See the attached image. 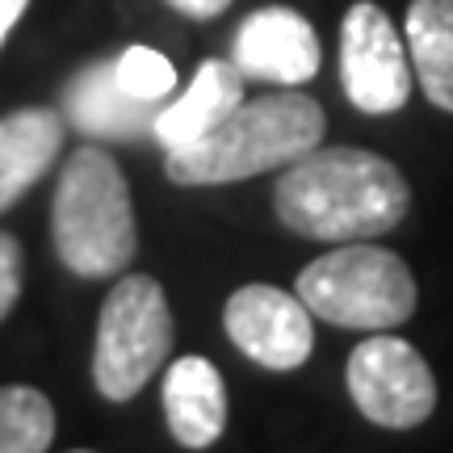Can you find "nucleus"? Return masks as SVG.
<instances>
[{
  "label": "nucleus",
  "mask_w": 453,
  "mask_h": 453,
  "mask_svg": "<svg viewBox=\"0 0 453 453\" xmlns=\"http://www.w3.org/2000/svg\"><path fill=\"white\" fill-rule=\"evenodd\" d=\"M411 189L403 173L361 147H311L286 164L273 189L277 219L294 235L327 243L387 235L403 223Z\"/></svg>",
  "instance_id": "f257e3e1"
},
{
  "label": "nucleus",
  "mask_w": 453,
  "mask_h": 453,
  "mask_svg": "<svg viewBox=\"0 0 453 453\" xmlns=\"http://www.w3.org/2000/svg\"><path fill=\"white\" fill-rule=\"evenodd\" d=\"M327 118L319 101L298 88L240 101L223 122L194 147L168 151V177L177 185H226L269 168H286L311 147H319Z\"/></svg>",
  "instance_id": "f03ea898"
},
{
  "label": "nucleus",
  "mask_w": 453,
  "mask_h": 453,
  "mask_svg": "<svg viewBox=\"0 0 453 453\" xmlns=\"http://www.w3.org/2000/svg\"><path fill=\"white\" fill-rule=\"evenodd\" d=\"M50 231L59 260L81 277H113L134 260V206L110 151H72L55 189Z\"/></svg>",
  "instance_id": "7ed1b4c3"
},
{
  "label": "nucleus",
  "mask_w": 453,
  "mask_h": 453,
  "mask_svg": "<svg viewBox=\"0 0 453 453\" xmlns=\"http://www.w3.org/2000/svg\"><path fill=\"white\" fill-rule=\"evenodd\" d=\"M298 298L311 315L336 327L390 332L416 311V277L387 248L349 240L298 273Z\"/></svg>",
  "instance_id": "20e7f679"
},
{
  "label": "nucleus",
  "mask_w": 453,
  "mask_h": 453,
  "mask_svg": "<svg viewBox=\"0 0 453 453\" xmlns=\"http://www.w3.org/2000/svg\"><path fill=\"white\" fill-rule=\"evenodd\" d=\"M173 349V311L160 281L143 273L122 277L101 307L93 378L110 403H127L147 387Z\"/></svg>",
  "instance_id": "39448f33"
},
{
  "label": "nucleus",
  "mask_w": 453,
  "mask_h": 453,
  "mask_svg": "<svg viewBox=\"0 0 453 453\" xmlns=\"http://www.w3.org/2000/svg\"><path fill=\"white\" fill-rule=\"evenodd\" d=\"M349 395L365 420L382 428H416L437 407L433 370L407 340L370 336L349 357Z\"/></svg>",
  "instance_id": "423d86ee"
},
{
  "label": "nucleus",
  "mask_w": 453,
  "mask_h": 453,
  "mask_svg": "<svg viewBox=\"0 0 453 453\" xmlns=\"http://www.w3.org/2000/svg\"><path fill=\"white\" fill-rule=\"evenodd\" d=\"M340 81L361 113H395L411 97V55L378 4L361 0L340 26Z\"/></svg>",
  "instance_id": "0eeeda50"
},
{
  "label": "nucleus",
  "mask_w": 453,
  "mask_h": 453,
  "mask_svg": "<svg viewBox=\"0 0 453 453\" xmlns=\"http://www.w3.org/2000/svg\"><path fill=\"white\" fill-rule=\"evenodd\" d=\"M223 327L231 344L248 353L265 370H298L311 357L315 327L311 311L298 294H286L277 286H243L226 298Z\"/></svg>",
  "instance_id": "6e6552de"
},
{
  "label": "nucleus",
  "mask_w": 453,
  "mask_h": 453,
  "mask_svg": "<svg viewBox=\"0 0 453 453\" xmlns=\"http://www.w3.org/2000/svg\"><path fill=\"white\" fill-rule=\"evenodd\" d=\"M319 34L303 13L294 9H260L240 26L235 47H231V64L243 72V81H269L281 88H298L319 72Z\"/></svg>",
  "instance_id": "1a4fd4ad"
},
{
  "label": "nucleus",
  "mask_w": 453,
  "mask_h": 453,
  "mask_svg": "<svg viewBox=\"0 0 453 453\" xmlns=\"http://www.w3.org/2000/svg\"><path fill=\"white\" fill-rule=\"evenodd\" d=\"M160 110V101L127 93L113 64H93L76 72L64 93L67 122L84 130V134H97V139H139V134L156 127Z\"/></svg>",
  "instance_id": "9d476101"
},
{
  "label": "nucleus",
  "mask_w": 453,
  "mask_h": 453,
  "mask_svg": "<svg viewBox=\"0 0 453 453\" xmlns=\"http://www.w3.org/2000/svg\"><path fill=\"white\" fill-rule=\"evenodd\" d=\"M164 416L185 449H206L223 437L226 387L206 357H177L164 373Z\"/></svg>",
  "instance_id": "9b49d317"
},
{
  "label": "nucleus",
  "mask_w": 453,
  "mask_h": 453,
  "mask_svg": "<svg viewBox=\"0 0 453 453\" xmlns=\"http://www.w3.org/2000/svg\"><path fill=\"white\" fill-rule=\"evenodd\" d=\"M240 101H243V72L240 67L223 64V59H206V64L197 67L194 84H189L173 105H164V110L156 113L151 134L160 139L164 151L194 147L197 139H206Z\"/></svg>",
  "instance_id": "f8f14e48"
},
{
  "label": "nucleus",
  "mask_w": 453,
  "mask_h": 453,
  "mask_svg": "<svg viewBox=\"0 0 453 453\" xmlns=\"http://www.w3.org/2000/svg\"><path fill=\"white\" fill-rule=\"evenodd\" d=\"M64 147V118L55 110H13L0 118V211H9L34 180L47 177Z\"/></svg>",
  "instance_id": "ddd939ff"
},
{
  "label": "nucleus",
  "mask_w": 453,
  "mask_h": 453,
  "mask_svg": "<svg viewBox=\"0 0 453 453\" xmlns=\"http://www.w3.org/2000/svg\"><path fill=\"white\" fill-rule=\"evenodd\" d=\"M403 38L428 101L453 113V0H411Z\"/></svg>",
  "instance_id": "4468645a"
},
{
  "label": "nucleus",
  "mask_w": 453,
  "mask_h": 453,
  "mask_svg": "<svg viewBox=\"0 0 453 453\" xmlns=\"http://www.w3.org/2000/svg\"><path fill=\"white\" fill-rule=\"evenodd\" d=\"M55 441V407L34 387H0V453H42Z\"/></svg>",
  "instance_id": "2eb2a0df"
},
{
  "label": "nucleus",
  "mask_w": 453,
  "mask_h": 453,
  "mask_svg": "<svg viewBox=\"0 0 453 453\" xmlns=\"http://www.w3.org/2000/svg\"><path fill=\"white\" fill-rule=\"evenodd\" d=\"M113 72H118V81H122L127 93L147 97V101H164L177 88V67H173V59L151 47H127L113 59Z\"/></svg>",
  "instance_id": "dca6fc26"
},
{
  "label": "nucleus",
  "mask_w": 453,
  "mask_h": 453,
  "mask_svg": "<svg viewBox=\"0 0 453 453\" xmlns=\"http://www.w3.org/2000/svg\"><path fill=\"white\" fill-rule=\"evenodd\" d=\"M21 298V243L0 231V319Z\"/></svg>",
  "instance_id": "f3484780"
},
{
  "label": "nucleus",
  "mask_w": 453,
  "mask_h": 453,
  "mask_svg": "<svg viewBox=\"0 0 453 453\" xmlns=\"http://www.w3.org/2000/svg\"><path fill=\"white\" fill-rule=\"evenodd\" d=\"M173 9H180L185 17H219L231 0H168Z\"/></svg>",
  "instance_id": "a211bd4d"
},
{
  "label": "nucleus",
  "mask_w": 453,
  "mask_h": 453,
  "mask_svg": "<svg viewBox=\"0 0 453 453\" xmlns=\"http://www.w3.org/2000/svg\"><path fill=\"white\" fill-rule=\"evenodd\" d=\"M26 9H30V0H0V47H4L9 30L21 21V13H26Z\"/></svg>",
  "instance_id": "6ab92c4d"
}]
</instances>
